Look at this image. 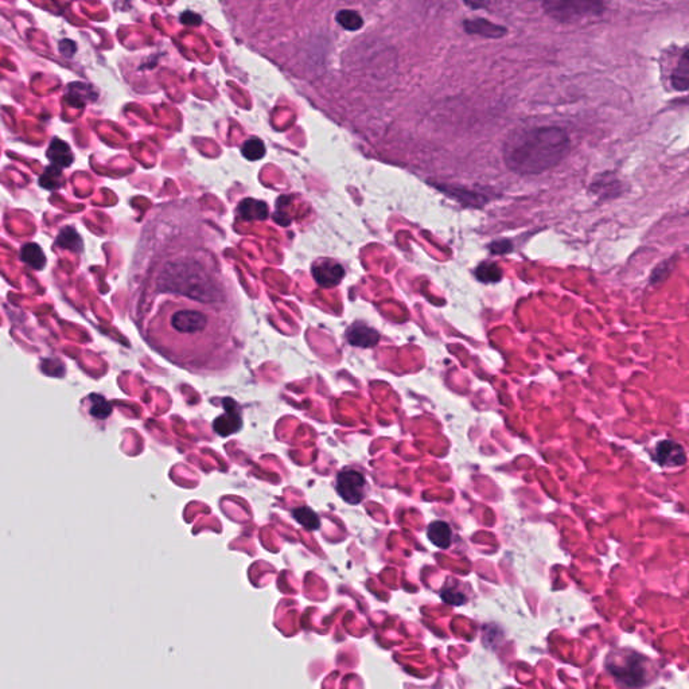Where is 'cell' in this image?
Returning <instances> with one entry per match:
<instances>
[{
	"label": "cell",
	"instance_id": "cell-2",
	"mask_svg": "<svg viewBox=\"0 0 689 689\" xmlns=\"http://www.w3.org/2000/svg\"><path fill=\"white\" fill-rule=\"evenodd\" d=\"M570 149V136L560 127L519 131L503 145V163L514 174L539 175L556 168Z\"/></svg>",
	"mask_w": 689,
	"mask_h": 689
},
{
	"label": "cell",
	"instance_id": "cell-10",
	"mask_svg": "<svg viewBox=\"0 0 689 689\" xmlns=\"http://www.w3.org/2000/svg\"><path fill=\"white\" fill-rule=\"evenodd\" d=\"M47 158L52 162V165L59 168H69L73 163L72 149L68 146V143L59 139H54L50 143L47 149Z\"/></svg>",
	"mask_w": 689,
	"mask_h": 689
},
{
	"label": "cell",
	"instance_id": "cell-19",
	"mask_svg": "<svg viewBox=\"0 0 689 689\" xmlns=\"http://www.w3.org/2000/svg\"><path fill=\"white\" fill-rule=\"evenodd\" d=\"M336 22L345 30H349V31H357L364 24V20L361 18V15L358 13H355V11H352V10H342V11H339L338 15H336Z\"/></svg>",
	"mask_w": 689,
	"mask_h": 689
},
{
	"label": "cell",
	"instance_id": "cell-21",
	"mask_svg": "<svg viewBox=\"0 0 689 689\" xmlns=\"http://www.w3.org/2000/svg\"><path fill=\"white\" fill-rule=\"evenodd\" d=\"M491 251L501 255V253H506L509 251H512V244L509 242H494L491 245H490Z\"/></svg>",
	"mask_w": 689,
	"mask_h": 689
},
{
	"label": "cell",
	"instance_id": "cell-11",
	"mask_svg": "<svg viewBox=\"0 0 689 689\" xmlns=\"http://www.w3.org/2000/svg\"><path fill=\"white\" fill-rule=\"evenodd\" d=\"M427 536L435 547L440 549H447L452 541V531L447 522L434 521L429 525Z\"/></svg>",
	"mask_w": 689,
	"mask_h": 689
},
{
	"label": "cell",
	"instance_id": "cell-15",
	"mask_svg": "<svg viewBox=\"0 0 689 689\" xmlns=\"http://www.w3.org/2000/svg\"><path fill=\"white\" fill-rule=\"evenodd\" d=\"M56 245L62 249L72 251L75 253L81 252L84 248L80 235L72 226H68L61 230V233L57 236Z\"/></svg>",
	"mask_w": 689,
	"mask_h": 689
},
{
	"label": "cell",
	"instance_id": "cell-3",
	"mask_svg": "<svg viewBox=\"0 0 689 689\" xmlns=\"http://www.w3.org/2000/svg\"><path fill=\"white\" fill-rule=\"evenodd\" d=\"M607 671L626 687H644L652 674L651 661L637 653H614L607 658Z\"/></svg>",
	"mask_w": 689,
	"mask_h": 689
},
{
	"label": "cell",
	"instance_id": "cell-12",
	"mask_svg": "<svg viewBox=\"0 0 689 689\" xmlns=\"http://www.w3.org/2000/svg\"><path fill=\"white\" fill-rule=\"evenodd\" d=\"M348 338H349V342L352 345L362 346V348H371L378 342L380 336L376 330H373L371 327L357 325L348 332Z\"/></svg>",
	"mask_w": 689,
	"mask_h": 689
},
{
	"label": "cell",
	"instance_id": "cell-9",
	"mask_svg": "<svg viewBox=\"0 0 689 689\" xmlns=\"http://www.w3.org/2000/svg\"><path fill=\"white\" fill-rule=\"evenodd\" d=\"M242 426L240 412L237 410H230V408H226L224 415L218 416L216 419V422L213 423V429L223 438H226V436L237 432L239 429H242Z\"/></svg>",
	"mask_w": 689,
	"mask_h": 689
},
{
	"label": "cell",
	"instance_id": "cell-20",
	"mask_svg": "<svg viewBox=\"0 0 689 689\" xmlns=\"http://www.w3.org/2000/svg\"><path fill=\"white\" fill-rule=\"evenodd\" d=\"M242 151L246 159L259 161L265 152V147H264V143L261 142L260 139L252 138L244 143Z\"/></svg>",
	"mask_w": 689,
	"mask_h": 689
},
{
	"label": "cell",
	"instance_id": "cell-8",
	"mask_svg": "<svg viewBox=\"0 0 689 689\" xmlns=\"http://www.w3.org/2000/svg\"><path fill=\"white\" fill-rule=\"evenodd\" d=\"M464 26H465V30L468 34L481 36L484 38H493V39L503 38L508 33V30L503 26L494 24L486 19H470V20H466Z\"/></svg>",
	"mask_w": 689,
	"mask_h": 689
},
{
	"label": "cell",
	"instance_id": "cell-1",
	"mask_svg": "<svg viewBox=\"0 0 689 689\" xmlns=\"http://www.w3.org/2000/svg\"><path fill=\"white\" fill-rule=\"evenodd\" d=\"M155 288L175 300L232 309V292L209 253H174L156 274Z\"/></svg>",
	"mask_w": 689,
	"mask_h": 689
},
{
	"label": "cell",
	"instance_id": "cell-5",
	"mask_svg": "<svg viewBox=\"0 0 689 689\" xmlns=\"http://www.w3.org/2000/svg\"><path fill=\"white\" fill-rule=\"evenodd\" d=\"M336 491L345 503L357 505L366 496L368 481L360 471L343 470L336 477Z\"/></svg>",
	"mask_w": 689,
	"mask_h": 689
},
{
	"label": "cell",
	"instance_id": "cell-13",
	"mask_svg": "<svg viewBox=\"0 0 689 689\" xmlns=\"http://www.w3.org/2000/svg\"><path fill=\"white\" fill-rule=\"evenodd\" d=\"M20 259L34 269H43L46 265V256L42 248L36 242H29L22 246Z\"/></svg>",
	"mask_w": 689,
	"mask_h": 689
},
{
	"label": "cell",
	"instance_id": "cell-4",
	"mask_svg": "<svg viewBox=\"0 0 689 689\" xmlns=\"http://www.w3.org/2000/svg\"><path fill=\"white\" fill-rule=\"evenodd\" d=\"M544 11L560 23L599 17L605 11L603 0H544Z\"/></svg>",
	"mask_w": 689,
	"mask_h": 689
},
{
	"label": "cell",
	"instance_id": "cell-6",
	"mask_svg": "<svg viewBox=\"0 0 689 689\" xmlns=\"http://www.w3.org/2000/svg\"><path fill=\"white\" fill-rule=\"evenodd\" d=\"M311 274L320 287L327 288L336 287L342 281L345 276V268L338 261L320 259L313 264Z\"/></svg>",
	"mask_w": 689,
	"mask_h": 689
},
{
	"label": "cell",
	"instance_id": "cell-18",
	"mask_svg": "<svg viewBox=\"0 0 689 689\" xmlns=\"http://www.w3.org/2000/svg\"><path fill=\"white\" fill-rule=\"evenodd\" d=\"M292 514H294V519L306 529L316 531V529H319V526H320L319 516L310 508H298L292 512Z\"/></svg>",
	"mask_w": 689,
	"mask_h": 689
},
{
	"label": "cell",
	"instance_id": "cell-16",
	"mask_svg": "<svg viewBox=\"0 0 689 689\" xmlns=\"http://www.w3.org/2000/svg\"><path fill=\"white\" fill-rule=\"evenodd\" d=\"M39 185L47 190H58L65 185L62 178V168H57L54 165L45 168L39 178Z\"/></svg>",
	"mask_w": 689,
	"mask_h": 689
},
{
	"label": "cell",
	"instance_id": "cell-22",
	"mask_svg": "<svg viewBox=\"0 0 689 689\" xmlns=\"http://www.w3.org/2000/svg\"><path fill=\"white\" fill-rule=\"evenodd\" d=\"M464 3L471 10H481L489 7L490 0H464Z\"/></svg>",
	"mask_w": 689,
	"mask_h": 689
},
{
	"label": "cell",
	"instance_id": "cell-17",
	"mask_svg": "<svg viewBox=\"0 0 689 689\" xmlns=\"http://www.w3.org/2000/svg\"><path fill=\"white\" fill-rule=\"evenodd\" d=\"M477 279L482 283H497L503 279V269L496 262H482L475 269Z\"/></svg>",
	"mask_w": 689,
	"mask_h": 689
},
{
	"label": "cell",
	"instance_id": "cell-7",
	"mask_svg": "<svg viewBox=\"0 0 689 689\" xmlns=\"http://www.w3.org/2000/svg\"><path fill=\"white\" fill-rule=\"evenodd\" d=\"M654 458L657 464L664 467H679L687 462L684 447L673 440H662L655 446Z\"/></svg>",
	"mask_w": 689,
	"mask_h": 689
},
{
	"label": "cell",
	"instance_id": "cell-14",
	"mask_svg": "<svg viewBox=\"0 0 689 689\" xmlns=\"http://www.w3.org/2000/svg\"><path fill=\"white\" fill-rule=\"evenodd\" d=\"M672 85L674 89L686 92L689 87V58L688 52L680 58L676 69L672 73Z\"/></svg>",
	"mask_w": 689,
	"mask_h": 689
}]
</instances>
